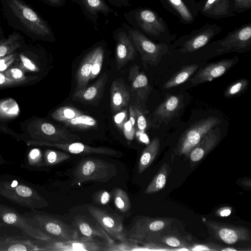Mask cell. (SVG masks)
<instances>
[{"label":"cell","mask_w":251,"mask_h":251,"mask_svg":"<svg viewBox=\"0 0 251 251\" xmlns=\"http://www.w3.org/2000/svg\"><path fill=\"white\" fill-rule=\"evenodd\" d=\"M6 5L25 30L49 41L54 40L53 32L47 22L21 0H6Z\"/></svg>","instance_id":"cell-1"},{"label":"cell","mask_w":251,"mask_h":251,"mask_svg":"<svg viewBox=\"0 0 251 251\" xmlns=\"http://www.w3.org/2000/svg\"><path fill=\"white\" fill-rule=\"evenodd\" d=\"M126 21L132 28L156 38L168 36L170 33L165 21L154 11L137 8L124 13Z\"/></svg>","instance_id":"cell-2"},{"label":"cell","mask_w":251,"mask_h":251,"mask_svg":"<svg viewBox=\"0 0 251 251\" xmlns=\"http://www.w3.org/2000/svg\"><path fill=\"white\" fill-rule=\"evenodd\" d=\"M115 164L93 157L83 158L73 172L74 180L79 183L89 181L105 182L116 175Z\"/></svg>","instance_id":"cell-3"},{"label":"cell","mask_w":251,"mask_h":251,"mask_svg":"<svg viewBox=\"0 0 251 251\" xmlns=\"http://www.w3.org/2000/svg\"><path fill=\"white\" fill-rule=\"evenodd\" d=\"M123 25L132 41L136 51L139 53L145 68L147 69V64L157 65L162 56L168 52V47L163 43L153 42L144 34L130 28L125 23Z\"/></svg>","instance_id":"cell-4"},{"label":"cell","mask_w":251,"mask_h":251,"mask_svg":"<svg viewBox=\"0 0 251 251\" xmlns=\"http://www.w3.org/2000/svg\"><path fill=\"white\" fill-rule=\"evenodd\" d=\"M220 123L221 120L214 116L195 122L181 135L176 149V154H188L202 138Z\"/></svg>","instance_id":"cell-5"},{"label":"cell","mask_w":251,"mask_h":251,"mask_svg":"<svg viewBox=\"0 0 251 251\" xmlns=\"http://www.w3.org/2000/svg\"><path fill=\"white\" fill-rule=\"evenodd\" d=\"M214 51L221 54L230 52H243L251 47V24H246L229 32L224 38L212 44Z\"/></svg>","instance_id":"cell-6"},{"label":"cell","mask_w":251,"mask_h":251,"mask_svg":"<svg viewBox=\"0 0 251 251\" xmlns=\"http://www.w3.org/2000/svg\"><path fill=\"white\" fill-rule=\"evenodd\" d=\"M222 30L216 24H207L179 39V51L183 53H192L206 45Z\"/></svg>","instance_id":"cell-7"},{"label":"cell","mask_w":251,"mask_h":251,"mask_svg":"<svg viewBox=\"0 0 251 251\" xmlns=\"http://www.w3.org/2000/svg\"><path fill=\"white\" fill-rule=\"evenodd\" d=\"M34 133L40 141L52 143L76 142L80 138L66 128L42 120L33 124Z\"/></svg>","instance_id":"cell-8"},{"label":"cell","mask_w":251,"mask_h":251,"mask_svg":"<svg viewBox=\"0 0 251 251\" xmlns=\"http://www.w3.org/2000/svg\"><path fill=\"white\" fill-rule=\"evenodd\" d=\"M34 218L39 228L51 238L52 236L62 241H74L78 238V232L75 227L59 219L41 214H36Z\"/></svg>","instance_id":"cell-9"},{"label":"cell","mask_w":251,"mask_h":251,"mask_svg":"<svg viewBox=\"0 0 251 251\" xmlns=\"http://www.w3.org/2000/svg\"><path fill=\"white\" fill-rule=\"evenodd\" d=\"M29 144L33 145L46 146L60 149L72 154L86 155L90 154H100L120 156L122 152L109 147H92L80 142L52 143L40 141H30Z\"/></svg>","instance_id":"cell-10"},{"label":"cell","mask_w":251,"mask_h":251,"mask_svg":"<svg viewBox=\"0 0 251 251\" xmlns=\"http://www.w3.org/2000/svg\"><path fill=\"white\" fill-rule=\"evenodd\" d=\"M90 215L109 235L118 240H126L122 219L107 211L93 206L87 207Z\"/></svg>","instance_id":"cell-11"},{"label":"cell","mask_w":251,"mask_h":251,"mask_svg":"<svg viewBox=\"0 0 251 251\" xmlns=\"http://www.w3.org/2000/svg\"><path fill=\"white\" fill-rule=\"evenodd\" d=\"M115 41V61L117 69L120 70L130 61L135 59L137 51L126 29L120 27L113 33Z\"/></svg>","instance_id":"cell-12"},{"label":"cell","mask_w":251,"mask_h":251,"mask_svg":"<svg viewBox=\"0 0 251 251\" xmlns=\"http://www.w3.org/2000/svg\"><path fill=\"white\" fill-rule=\"evenodd\" d=\"M207 224L215 237L227 244H233L250 239V231L245 227L214 222H208Z\"/></svg>","instance_id":"cell-13"},{"label":"cell","mask_w":251,"mask_h":251,"mask_svg":"<svg viewBox=\"0 0 251 251\" xmlns=\"http://www.w3.org/2000/svg\"><path fill=\"white\" fill-rule=\"evenodd\" d=\"M195 9L196 12L213 19L236 16L229 0H201L195 3Z\"/></svg>","instance_id":"cell-14"},{"label":"cell","mask_w":251,"mask_h":251,"mask_svg":"<svg viewBox=\"0 0 251 251\" xmlns=\"http://www.w3.org/2000/svg\"><path fill=\"white\" fill-rule=\"evenodd\" d=\"M235 62V58L225 59L208 64L200 69L193 77L189 79V81L194 85L211 81L224 75L232 67Z\"/></svg>","instance_id":"cell-15"},{"label":"cell","mask_w":251,"mask_h":251,"mask_svg":"<svg viewBox=\"0 0 251 251\" xmlns=\"http://www.w3.org/2000/svg\"><path fill=\"white\" fill-rule=\"evenodd\" d=\"M128 79L138 105L145 103L152 89L144 72H140L138 66L135 64L129 69Z\"/></svg>","instance_id":"cell-16"},{"label":"cell","mask_w":251,"mask_h":251,"mask_svg":"<svg viewBox=\"0 0 251 251\" xmlns=\"http://www.w3.org/2000/svg\"><path fill=\"white\" fill-rule=\"evenodd\" d=\"M108 78L107 74L103 73L91 85L81 91L74 92L72 99L86 104L97 103L103 96Z\"/></svg>","instance_id":"cell-17"},{"label":"cell","mask_w":251,"mask_h":251,"mask_svg":"<svg viewBox=\"0 0 251 251\" xmlns=\"http://www.w3.org/2000/svg\"><path fill=\"white\" fill-rule=\"evenodd\" d=\"M221 132L216 126L207 133L189 152L190 159L192 162H197L201 160L219 142Z\"/></svg>","instance_id":"cell-18"},{"label":"cell","mask_w":251,"mask_h":251,"mask_svg":"<svg viewBox=\"0 0 251 251\" xmlns=\"http://www.w3.org/2000/svg\"><path fill=\"white\" fill-rule=\"evenodd\" d=\"M100 45L92 48L83 58L75 75L76 86L74 92L81 91L87 87L92 64Z\"/></svg>","instance_id":"cell-19"},{"label":"cell","mask_w":251,"mask_h":251,"mask_svg":"<svg viewBox=\"0 0 251 251\" xmlns=\"http://www.w3.org/2000/svg\"><path fill=\"white\" fill-rule=\"evenodd\" d=\"M81 9L85 16L89 21L96 24L99 14L108 17L114 10L104 0H72Z\"/></svg>","instance_id":"cell-20"},{"label":"cell","mask_w":251,"mask_h":251,"mask_svg":"<svg viewBox=\"0 0 251 251\" xmlns=\"http://www.w3.org/2000/svg\"><path fill=\"white\" fill-rule=\"evenodd\" d=\"M130 94L122 78L114 80L110 88V107L112 113H117L128 104Z\"/></svg>","instance_id":"cell-21"},{"label":"cell","mask_w":251,"mask_h":251,"mask_svg":"<svg viewBox=\"0 0 251 251\" xmlns=\"http://www.w3.org/2000/svg\"><path fill=\"white\" fill-rule=\"evenodd\" d=\"M182 95H169L156 107L154 116L161 121L171 120L176 116L181 109L182 103Z\"/></svg>","instance_id":"cell-22"},{"label":"cell","mask_w":251,"mask_h":251,"mask_svg":"<svg viewBox=\"0 0 251 251\" xmlns=\"http://www.w3.org/2000/svg\"><path fill=\"white\" fill-rule=\"evenodd\" d=\"M167 10L177 16L180 22L186 24L192 23L196 13L183 0H160Z\"/></svg>","instance_id":"cell-23"},{"label":"cell","mask_w":251,"mask_h":251,"mask_svg":"<svg viewBox=\"0 0 251 251\" xmlns=\"http://www.w3.org/2000/svg\"><path fill=\"white\" fill-rule=\"evenodd\" d=\"M92 239L84 237L83 239L74 241H62L52 243L49 246L51 250H85L98 251L101 250V246L97 242Z\"/></svg>","instance_id":"cell-24"},{"label":"cell","mask_w":251,"mask_h":251,"mask_svg":"<svg viewBox=\"0 0 251 251\" xmlns=\"http://www.w3.org/2000/svg\"><path fill=\"white\" fill-rule=\"evenodd\" d=\"M75 227L84 237L93 238L100 237L106 240L109 244L112 245L113 241L107 235L104 229L100 226H95L88 221L81 218H77L75 220Z\"/></svg>","instance_id":"cell-25"},{"label":"cell","mask_w":251,"mask_h":251,"mask_svg":"<svg viewBox=\"0 0 251 251\" xmlns=\"http://www.w3.org/2000/svg\"><path fill=\"white\" fill-rule=\"evenodd\" d=\"M160 146L159 139L155 137L144 149L139 160V173H142L151 165L158 153Z\"/></svg>","instance_id":"cell-26"},{"label":"cell","mask_w":251,"mask_h":251,"mask_svg":"<svg viewBox=\"0 0 251 251\" xmlns=\"http://www.w3.org/2000/svg\"><path fill=\"white\" fill-rule=\"evenodd\" d=\"M198 68L199 65L196 64L182 67L165 82L163 87L170 89L181 84L187 80Z\"/></svg>","instance_id":"cell-27"},{"label":"cell","mask_w":251,"mask_h":251,"mask_svg":"<svg viewBox=\"0 0 251 251\" xmlns=\"http://www.w3.org/2000/svg\"><path fill=\"white\" fill-rule=\"evenodd\" d=\"M168 171L166 164H164L147 186L144 193L147 194H152L162 189L166 183Z\"/></svg>","instance_id":"cell-28"},{"label":"cell","mask_w":251,"mask_h":251,"mask_svg":"<svg viewBox=\"0 0 251 251\" xmlns=\"http://www.w3.org/2000/svg\"><path fill=\"white\" fill-rule=\"evenodd\" d=\"M63 124L65 126L69 128L84 130L96 127L97 123L92 117L83 114L68 120Z\"/></svg>","instance_id":"cell-29"},{"label":"cell","mask_w":251,"mask_h":251,"mask_svg":"<svg viewBox=\"0 0 251 251\" xmlns=\"http://www.w3.org/2000/svg\"><path fill=\"white\" fill-rule=\"evenodd\" d=\"M20 35L17 33H13L7 38L0 41V59L13 53L20 47Z\"/></svg>","instance_id":"cell-30"},{"label":"cell","mask_w":251,"mask_h":251,"mask_svg":"<svg viewBox=\"0 0 251 251\" xmlns=\"http://www.w3.org/2000/svg\"><path fill=\"white\" fill-rule=\"evenodd\" d=\"M83 114V112L73 107L64 106L56 109L51 117L55 120L62 124L68 120Z\"/></svg>","instance_id":"cell-31"},{"label":"cell","mask_w":251,"mask_h":251,"mask_svg":"<svg viewBox=\"0 0 251 251\" xmlns=\"http://www.w3.org/2000/svg\"><path fill=\"white\" fill-rule=\"evenodd\" d=\"M113 199L115 205L122 212H126L130 208V201L127 193L123 189L117 188L114 190Z\"/></svg>","instance_id":"cell-32"},{"label":"cell","mask_w":251,"mask_h":251,"mask_svg":"<svg viewBox=\"0 0 251 251\" xmlns=\"http://www.w3.org/2000/svg\"><path fill=\"white\" fill-rule=\"evenodd\" d=\"M249 83L248 79L246 78L234 81L226 88L224 92L225 97L230 98L240 95L247 89Z\"/></svg>","instance_id":"cell-33"},{"label":"cell","mask_w":251,"mask_h":251,"mask_svg":"<svg viewBox=\"0 0 251 251\" xmlns=\"http://www.w3.org/2000/svg\"><path fill=\"white\" fill-rule=\"evenodd\" d=\"M71 155L66 152L48 150L45 154V163L48 165H54L67 160Z\"/></svg>","instance_id":"cell-34"},{"label":"cell","mask_w":251,"mask_h":251,"mask_svg":"<svg viewBox=\"0 0 251 251\" xmlns=\"http://www.w3.org/2000/svg\"><path fill=\"white\" fill-rule=\"evenodd\" d=\"M105 53L104 47L101 44L99 51L94 59L89 75V80L96 77L100 72Z\"/></svg>","instance_id":"cell-35"},{"label":"cell","mask_w":251,"mask_h":251,"mask_svg":"<svg viewBox=\"0 0 251 251\" xmlns=\"http://www.w3.org/2000/svg\"><path fill=\"white\" fill-rule=\"evenodd\" d=\"M17 104L13 100H9L0 103V114L6 117L15 116L19 113Z\"/></svg>","instance_id":"cell-36"},{"label":"cell","mask_w":251,"mask_h":251,"mask_svg":"<svg viewBox=\"0 0 251 251\" xmlns=\"http://www.w3.org/2000/svg\"><path fill=\"white\" fill-rule=\"evenodd\" d=\"M133 106L136 114V131L143 133L147 126V119L140 106L137 104Z\"/></svg>","instance_id":"cell-37"},{"label":"cell","mask_w":251,"mask_h":251,"mask_svg":"<svg viewBox=\"0 0 251 251\" xmlns=\"http://www.w3.org/2000/svg\"><path fill=\"white\" fill-rule=\"evenodd\" d=\"M234 12L242 13L250 10L251 0H229Z\"/></svg>","instance_id":"cell-38"},{"label":"cell","mask_w":251,"mask_h":251,"mask_svg":"<svg viewBox=\"0 0 251 251\" xmlns=\"http://www.w3.org/2000/svg\"><path fill=\"white\" fill-rule=\"evenodd\" d=\"M3 74L7 78L21 82H24L26 78L23 71L17 68L6 70Z\"/></svg>","instance_id":"cell-39"},{"label":"cell","mask_w":251,"mask_h":251,"mask_svg":"<svg viewBox=\"0 0 251 251\" xmlns=\"http://www.w3.org/2000/svg\"><path fill=\"white\" fill-rule=\"evenodd\" d=\"M128 120V112L126 109H123L114 116V120L117 126L122 131L125 124Z\"/></svg>","instance_id":"cell-40"},{"label":"cell","mask_w":251,"mask_h":251,"mask_svg":"<svg viewBox=\"0 0 251 251\" xmlns=\"http://www.w3.org/2000/svg\"><path fill=\"white\" fill-rule=\"evenodd\" d=\"M17 57V53H13L5 56L0 59V73L6 70L8 67L14 61Z\"/></svg>","instance_id":"cell-41"},{"label":"cell","mask_w":251,"mask_h":251,"mask_svg":"<svg viewBox=\"0 0 251 251\" xmlns=\"http://www.w3.org/2000/svg\"><path fill=\"white\" fill-rule=\"evenodd\" d=\"M126 138L128 140H132L136 132L135 127L133 126L128 120L124 125L122 131Z\"/></svg>","instance_id":"cell-42"},{"label":"cell","mask_w":251,"mask_h":251,"mask_svg":"<svg viewBox=\"0 0 251 251\" xmlns=\"http://www.w3.org/2000/svg\"><path fill=\"white\" fill-rule=\"evenodd\" d=\"M110 198V195L109 192L103 190L97 194L95 200L97 203L105 205L109 202Z\"/></svg>","instance_id":"cell-43"},{"label":"cell","mask_w":251,"mask_h":251,"mask_svg":"<svg viewBox=\"0 0 251 251\" xmlns=\"http://www.w3.org/2000/svg\"><path fill=\"white\" fill-rule=\"evenodd\" d=\"M20 57L23 66L25 69L30 71L33 72L38 70V68L36 66V65L28 57H27L26 56L22 54H21L20 55Z\"/></svg>","instance_id":"cell-44"},{"label":"cell","mask_w":251,"mask_h":251,"mask_svg":"<svg viewBox=\"0 0 251 251\" xmlns=\"http://www.w3.org/2000/svg\"><path fill=\"white\" fill-rule=\"evenodd\" d=\"M15 191L19 196L23 197H30L33 194L32 190L30 188L23 185L18 186Z\"/></svg>","instance_id":"cell-45"},{"label":"cell","mask_w":251,"mask_h":251,"mask_svg":"<svg viewBox=\"0 0 251 251\" xmlns=\"http://www.w3.org/2000/svg\"><path fill=\"white\" fill-rule=\"evenodd\" d=\"M22 82L9 79L3 73H0V87L20 84Z\"/></svg>","instance_id":"cell-46"},{"label":"cell","mask_w":251,"mask_h":251,"mask_svg":"<svg viewBox=\"0 0 251 251\" xmlns=\"http://www.w3.org/2000/svg\"><path fill=\"white\" fill-rule=\"evenodd\" d=\"M111 4L117 8L131 6L129 0H107Z\"/></svg>","instance_id":"cell-47"},{"label":"cell","mask_w":251,"mask_h":251,"mask_svg":"<svg viewBox=\"0 0 251 251\" xmlns=\"http://www.w3.org/2000/svg\"><path fill=\"white\" fill-rule=\"evenodd\" d=\"M165 243L167 245L172 247H178L180 245V242L179 240L174 237L167 238L165 240Z\"/></svg>","instance_id":"cell-48"},{"label":"cell","mask_w":251,"mask_h":251,"mask_svg":"<svg viewBox=\"0 0 251 251\" xmlns=\"http://www.w3.org/2000/svg\"><path fill=\"white\" fill-rule=\"evenodd\" d=\"M129 112V120L130 121L132 126L135 128L136 127V114L133 108V106L130 104L128 108Z\"/></svg>","instance_id":"cell-49"},{"label":"cell","mask_w":251,"mask_h":251,"mask_svg":"<svg viewBox=\"0 0 251 251\" xmlns=\"http://www.w3.org/2000/svg\"><path fill=\"white\" fill-rule=\"evenodd\" d=\"M68 0H44L48 4L55 7L64 6Z\"/></svg>","instance_id":"cell-50"},{"label":"cell","mask_w":251,"mask_h":251,"mask_svg":"<svg viewBox=\"0 0 251 251\" xmlns=\"http://www.w3.org/2000/svg\"><path fill=\"white\" fill-rule=\"evenodd\" d=\"M40 155V151L38 149H34L32 150L29 156L31 159L35 160L39 157Z\"/></svg>","instance_id":"cell-51"},{"label":"cell","mask_w":251,"mask_h":251,"mask_svg":"<svg viewBox=\"0 0 251 251\" xmlns=\"http://www.w3.org/2000/svg\"><path fill=\"white\" fill-rule=\"evenodd\" d=\"M191 250L193 251H211V249H210L209 247L203 245H196L192 248Z\"/></svg>","instance_id":"cell-52"},{"label":"cell","mask_w":251,"mask_h":251,"mask_svg":"<svg viewBox=\"0 0 251 251\" xmlns=\"http://www.w3.org/2000/svg\"><path fill=\"white\" fill-rule=\"evenodd\" d=\"M184 0L185 1L189 2V4L192 5V7L193 8V9L195 11V2H194V1L195 0ZM195 12H196V11H195Z\"/></svg>","instance_id":"cell-53"},{"label":"cell","mask_w":251,"mask_h":251,"mask_svg":"<svg viewBox=\"0 0 251 251\" xmlns=\"http://www.w3.org/2000/svg\"><path fill=\"white\" fill-rule=\"evenodd\" d=\"M222 251H237L236 249H234L233 248H231V247H228V248H226L225 249H224L223 250H222Z\"/></svg>","instance_id":"cell-54"}]
</instances>
